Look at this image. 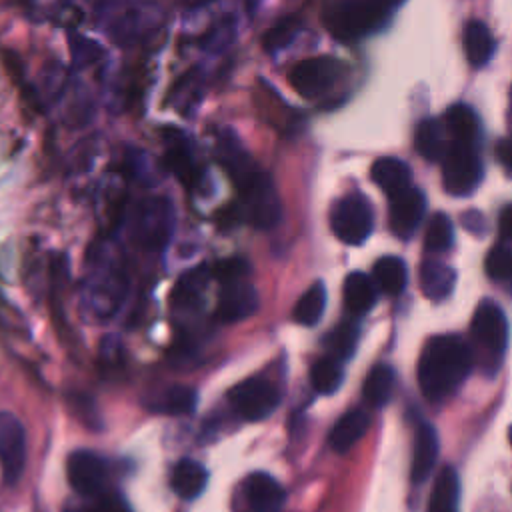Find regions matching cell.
Listing matches in <instances>:
<instances>
[{
  "label": "cell",
  "instance_id": "obj_1",
  "mask_svg": "<svg viewBox=\"0 0 512 512\" xmlns=\"http://www.w3.org/2000/svg\"><path fill=\"white\" fill-rule=\"evenodd\" d=\"M218 158L230 174L250 222L264 230L276 226L282 214L276 186L234 134H226L218 142Z\"/></svg>",
  "mask_w": 512,
  "mask_h": 512
},
{
  "label": "cell",
  "instance_id": "obj_2",
  "mask_svg": "<svg viewBox=\"0 0 512 512\" xmlns=\"http://www.w3.org/2000/svg\"><path fill=\"white\" fill-rule=\"evenodd\" d=\"M472 368L470 346L460 336L432 338L418 360V384L422 394L432 400H444L456 392Z\"/></svg>",
  "mask_w": 512,
  "mask_h": 512
},
{
  "label": "cell",
  "instance_id": "obj_3",
  "mask_svg": "<svg viewBox=\"0 0 512 512\" xmlns=\"http://www.w3.org/2000/svg\"><path fill=\"white\" fill-rule=\"evenodd\" d=\"M394 4L382 0H346L332 2L324 8L322 20L328 32L342 42L358 40L380 28Z\"/></svg>",
  "mask_w": 512,
  "mask_h": 512
},
{
  "label": "cell",
  "instance_id": "obj_4",
  "mask_svg": "<svg viewBox=\"0 0 512 512\" xmlns=\"http://www.w3.org/2000/svg\"><path fill=\"white\" fill-rule=\"evenodd\" d=\"M174 226L172 204L162 196L144 198L134 212L132 234L134 240L146 250H160L166 246Z\"/></svg>",
  "mask_w": 512,
  "mask_h": 512
},
{
  "label": "cell",
  "instance_id": "obj_5",
  "mask_svg": "<svg viewBox=\"0 0 512 512\" xmlns=\"http://www.w3.org/2000/svg\"><path fill=\"white\" fill-rule=\"evenodd\" d=\"M346 66L334 56H312L300 60L288 74L290 86L304 98H318L330 92L344 76Z\"/></svg>",
  "mask_w": 512,
  "mask_h": 512
},
{
  "label": "cell",
  "instance_id": "obj_6",
  "mask_svg": "<svg viewBox=\"0 0 512 512\" xmlns=\"http://www.w3.org/2000/svg\"><path fill=\"white\" fill-rule=\"evenodd\" d=\"M228 400L244 420L258 422L268 418L276 410L280 402V392L270 380L262 376H252L238 382L228 392Z\"/></svg>",
  "mask_w": 512,
  "mask_h": 512
},
{
  "label": "cell",
  "instance_id": "obj_7",
  "mask_svg": "<svg viewBox=\"0 0 512 512\" xmlns=\"http://www.w3.org/2000/svg\"><path fill=\"white\" fill-rule=\"evenodd\" d=\"M286 500L284 488L266 472L248 474L232 496V512H280Z\"/></svg>",
  "mask_w": 512,
  "mask_h": 512
},
{
  "label": "cell",
  "instance_id": "obj_8",
  "mask_svg": "<svg viewBox=\"0 0 512 512\" xmlns=\"http://www.w3.org/2000/svg\"><path fill=\"white\" fill-rule=\"evenodd\" d=\"M332 232L344 244H362L372 232V208L362 194H346L330 212Z\"/></svg>",
  "mask_w": 512,
  "mask_h": 512
},
{
  "label": "cell",
  "instance_id": "obj_9",
  "mask_svg": "<svg viewBox=\"0 0 512 512\" xmlns=\"http://www.w3.org/2000/svg\"><path fill=\"white\" fill-rule=\"evenodd\" d=\"M482 166L472 144L452 142L442 160V180L450 194H470L480 182Z\"/></svg>",
  "mask_w": 512,
  "mask_h": 512
},
{
  "label": "cell",
  "instance_id": "obj_10",
  "mask_svg": "<svg viewBox=\"0 0 512 512\" xmlns=\"http://www.w3.org/2000/svg\"><path fill=\"white\" fill-rule=\"evenodd\" d=\"M26 464V432L10 412H0V466L6 482L14 484Z\"/></svg>",
  "mask_w": 512,
  "mask_h": 512
},
{
  "label": "cell",
  "instance_id": "obj_11",
  "mask_svg": "<svg viewBox=\"0 0 512 512\" xmlns=\"http://www.w3.org/2000/svg\"><path fill=\"white\" fill-rule=\"evenodd\" d=\"M470 330L472 336L490 352H504L508 342V322L502 308L492 300H484L474 310Z\"/></svg>",
  "mask_w": 512,
  "mask_h": 512
},
{
  "label": "cell",
  "instance_id": "obj_12",
  "mask_svg": "<svg viewBox=\"0 0 512 512\" xmlns=\"http://www.w3.org/2000/svg\"><path fill=\"white\" fill-rule=\"evenodd\" d=\"M66 472L72 488L84 496L100 492L106 482V464L98 454L90 450L72 452L66 462Z\"/></svg>",
  "mask_w": 512,
  "mask_h": 512
},
{
  "label": "cell",
  "instance_id": "obj_13",
  "mask_svg": "<svg viewBox=\"0 0 512 512\" xmlns=\"http://www.w3.org/2000/svg\"><path fill=\"white\" fill-rule=\"evenodd\" d=\"M258 308V294L252 288V284L240 280L232 284H224L220 298H218V308L216 316L222 322H238L248 316H252Z\"/></svg>",
  "mask_w": 512,
  "mask_h": 512
},
{
  "label": "cell",
  "instance_id": "obj_14",
  "mask_svg": "<svg viewBox=\"0 0 512 512\" xmlns=\"http://www.w3.org/2000/svg\"><path fill=\"white\" fill-rule=\"evenodd\" d=\"M426 208L424 194L416 188L402 192L390 200V230L396 236L408 238L420 224Z\"/></svg>",
  "mask_w": 512,
  "mask_h": 512
},
{
  "label": "cell",
  "instance_id": "obj_15",
  "mask_svg": "<svg viewBox=\"0 0 512 512\" xmlns=\"http://www.w3.org/2000/svg\"><path fill=\"white\" fill-rule=\"evenodd\" d=\"M164 142H166V166L168 170L186 186H194L198 180V172L192 160V152L188 148V142L184 134H180L174 128H168L164 132Z\"/></svg>",
  "mask_w": 512,
  "mask_h": 512
},
{
  "label": "cell",
  "instance_id": "obj_16",
  "mask_svg": "<svg viewBox=\"0 0 512 512\" xmlns=\"http://www.w3.org/2000/svg\"><path fill=\"white\" fill-rule=\"evenodd\" d=\"M370 176L374 180V184L384 190V194L392 200L396 196H400L402 192L410 190V182H412V172L408 168L406 162L398 160V158H378L372 168H370Z\"/></svg>",
  "mask_w": 512,
  "mask_h": 512
},
{
  "label": "cell",
  "instance_id": "obj_17",
  "mask_svg": "<svg viewBox=\"0 0 512 512\" xmlns=\"http://www.w3.org/2000/svg\"><path fill=\"white\" fill-rule=\"evenodd\" d=\"M436 456H438L436 430L430 424H420L414 440V454H412V466H410L412 482L420 484L430 476L436 464Z\"/></svg>",
  "mask_w": 512,
  "mask_h": 512
},
{
  "label": "cell",
  "instance_id": "obj_18",
  "mask_svg": "<svg viewBox=\"0 0 512 512\" xmlns=\"http://www.w3.org/2000/svg\"><path fill=\"white\" fill-rule=\"evenodd\" d=\"M368 426H370V418L364 410L356 408V410L346 412L344 416H340V420L334 424V428L328 436L332 450H336L340 454L348 452L366 434Z\"/></svg>",
  "mask_w": 512,
  "mask_h": 512
},
{
  "label": "cell",
  "instance_id": "obj_19",
  "mask_svg": "<svg viewBox=\"0 0 512 512\" xmlns=\"http://www.w3.org/2000/svg\"><path fill=\"white\" fill-rule=\"evenodd\" d=\"M206 480H208V472L206 468L192 460V458H184L180 460L174 468H172V474H170V486L172 490L180 496V498H186V500H192L196 496L202 494L204 486H206Z\"/></svg>",
  "mask_w": 512,
  "mask_h": 512
},
{
  "label": "cell",
  "instance_id": "obj_20",
  "mask_svg": "<svg viewBox=\"0 0 512 512\" xmlns=\"http://www.w3.org/2000/svg\"><path fill=\"white\" fill-rule=\"evenodd\" d=\"M344 304L352 316H362L376 302V284L364 272H352L344 280Z\"/></svg>",
  "mask_w": 512,
  "mask_h": 512
},
{
  "label": "cell",
  "instance_id": "obj_21",
  "mask_svg": "<svg viewBox=\"0 0 512 512\" xmlns=\"http://www.w3.org/2000/svg\"><path fill=\"white\" fill-rule=\"evenodd\" d=\"M456 284V274L450 266L438 260H426L420 266V286L426 298L430 300H444L450 296Z\"/></svg>",
  "mask_w": 512,
  "mask_h": 512
},
{
  "label": "cell",
  "instance_id": "obj_22",
  "mask_svg": "<svg viewBox=\"0 0 512 512\" xmlns=\"http://www.w3.org/2000/svg\"><path fill=\"white\" fill-rule=\"evenodd\" d=\"M460 482L454 468L446 466L434 480L428 512H458Z\"/></svg>",
  "mask_w": 512,
  "mask_h": 512
},
{
  "label": "cell",
  "instance_id": "obj_23",
  "mask_svg": "<svg viewBox=\"0 0 512 512\" xmlns=\"http://www.w3.org/2000/svg\"><path fill=\"white\" fill-rule=\"evenodd\" d=\"M444 130L456 144H472L478 136V118L466 104H452L444 114Z\"/></svg>",
  "mask_w": 512,
  "mask_h": 512
},
{
  "label": "cell",
  "instance_id": "obj_24",
  "mask_svg": "<svg viewBox=\"0 0 512 512\" xmlns=\"http://www.w3.org/2000/svg\"><path fill=\"white\" fill-rule=\"evenodd\" d=\"M464 52L470 64L482 66L494 54V38L488 26L480 20H470L464 28Z\"/></svg>",
  "mask_w": 512,
  "mask_h": 512
},
{
  "label": "cell",
  "instance_id": "obj_25",
  "mask_svg": "<svg viewBox=\"0 0 512 512\" xmlns=\"http://www.w3.org/2000/svg\"><path fill=\"white\" fill-rule=\"evenodd\" d=\"M416 148L430 162L444 160L448 150L444 126L434 118L422 120L416 128Z\"/></svg>",
  "mask_w": 512,
  "mask_h": 512
},
{
  "label": "cell",
  "instance_id": "obj_26",
  "mask_svg": "<svg viewBox=\"0 0 512 512\" xmlns=\"http://www.w3.org/2000/svg\"><path fill=\"white\" fill-rule=\"evenodd\" d=\"M208 276H210V272H208L206 266H196V268L184 272L178 278V282L174 284L172 304L176 308H192V306H196L198 300H200V294L206 288Z\"/></svg>",
  "mask_w": 512,
  "mask_h": 512
},
{
  "label": "cell",
  "instance_id": "obj_27",
  "mask_svg": "<svg viewBox=\"0 0 512 512\" xmlns=\"http://www.w3.org/2000/svg\"><path fill=\"white\" fill-rule=\"evenodd\" d=\"M372 280L388 296H398L406 286V266L396 256H384L374 264Z\"/></svg>",
  "mask_w": 512,
  "mask_h": 512
},
{
  "label": "cell",
  "instance_id": "obj_28",
  "mask_svg": "<svg viewBox=\"0 0 512 512\" xmlns=\"http://www.w3.org/2000/svg\"><path fill=\"white\" fill-rule=\"evenodd\" d=\"M394 382H396V374L390 366H382V364L374 366L364 380V388H362L364 400L374 408L384 406L392 396Z\"/></svg>",
  "mask_w": 512,
  "mask_h": 512
},
{
  "label": "cell",
  "instance_id": "obj_29",
  "mask_svg": "<svg viewBox=\"0 0 512 512\" xmlns=\"http://www.w3.org/2000/svg\"><path fill=\"white\" fill-rule=\"evenodd\" d=\"M324 306H326V290H324V284L322 282H314L296 302L294 306V320L298 324H304V326H314L322 312H324Z\"/></svg>",
  "mask_w": 512,
  "mask_h": 512
},
{
  "label": "cell",
  "instance_id": "obj_30",
  "mask_svg": "<svg viewBox=\"0 0 512 512\" xmlns=\"http://www.w3.org/2000/svg\"><path fill=\"white\" fill-rule=\"evenodd\" d=\"M340 382H342V368L334 358L326 356L312 364L310 384L318 394H334Z\"/></svg>",
  "mask_w": 512,
  "mask_h": 512
},
{
  "label": "cell",
  "instance_id": "obj_31",
  "mask_svg": "<svg viewBox=\"0 0 512 512\" xmlns=\"http://www.w3.org/2000/svg\"><path fill=\"white\" fill-rule=\"evenodd\" d=\"M452 222L446 214L436 212L428 226H426V234H424V246L428 252H444L452 246Z\"/></svg>",
  "mask_w": 512,
  "mask_h": 512
},
{
  "label": "cell",
  "instance_id": "obj_32",
  "mask_svg": "<svg viewBox=\"0 0 512 512\" xmlns=\"http://www.w3.org/2000/svg\"><path fill=\"white\" fill-rule=\"evenodd\" d=\"M196 400H198V394L194 388L176 384L164 392L160 400V410L168 414H190L196 408Z\"/></svg>",
  "mask_w": 512,
  "mask_h": 512
},
{
  "label": "cell",
  "instance_id": "obj_33",
  "mask_svg": "<svg viewBox=\"0 0 512 512\" xmlns=\"http://www.w3.org/2000/svg\"><path fill=\"white\" fill-rule=\"evenodd\" d=\"M356 340H358V328L356 324L352 322H342L340 326H336L328 338H326V346L328 350L340 358V360H346L354 354V348H356Z\"/></svg>",
  "mask_w": 512,
  "mask_h": 512
},
{
  "label": "cell",
  "instance_id": "obj_34",
  "mask_svg": "<svg viewBox=\"0 0 512 512\" xmlns=\"http://www.w3.org/2000/svg\"><path fill=\"white\" fill-rule=\"evenodd\" d=\"M300 30V18L296 16H284L282 20H278L264 36L262 44L268 52H274V50H280L284 48L286 44H290L294 40V36L298 34Z\"/></svg>",
  "mask_w": 512,
  "mask_h": 512
},
{
  "label": "cell",
  "instance_id": "obj_35",
  "mask_svg": "<svg viewBox=\"0 0 512 512\" xmlns=\"http://www.w3.org/2000/svg\"><path fill=\"white\" fill-rule=\"evenodd\" d=\"M484 268L492 280H510L512 278V250L506 246H494L484 262Z\"/></svg>",
  "mask_w": 512,
  "mask_h": 512
},
{
  "label": "cell",
  "instance_id": "obj_36",
  "mask_svg": "<svg viewBox=\"0 0 512 512\" xmlns=\"http://www.w3.org/2000/svg\"><path fill=\"white\" fill-rule=\"evenodd\" d=\"M248 270H250V266H248V262H246L244 258L232 256V258H224V260L216 262L212 274H214V278H216L218 282H222V286H224V284H232V282L244 280L246 274H248Z\"/></svg>",
  "mask_w": 512,
  "mask_h": 512
},
{
  "label": "cell",
  "instance_id": "obj_37",
  "mask_svg": "<svg viewBox=\"0 0 512 512\" xmlns=\"http://www.w3.org/2000/svg\"><path fill=\"white\" fill-rule=\"evenodd\" d=\"M100 54L102 50L94 40L84 38L80 34H70V56L76 66H88L94 60H98Z\"/></svg>",
  "mask_w": 512,
  "mask_h": 512
},
{
  "label": "cell",
  "instance_id": "obj_38",
  "mask_svg": "<svg viewBox=\"0 0 512 512\" xmlns=\"http://www.w3.org/2000/svg\"><path fill=\"white\" fill-rule=\"evenodd\" d=\"M88 512H130V508L118 496H104Z\"/></svg>",
  "mask_w": 512,
  "mask_h": 512
},
{
  "label": "cell",
  "instance_id": "obj_39",
  "mask_svg": "<svg viewBox=\"0 0 512 512\" xmlns=\"http://www.w3.org/2000/svg\"><path fill=\"white\" fill-rule=\"evenodd\" d=\"M496 156L500 164L506 168V172L512 174V140L510 138H504L496 144Z\"/></svg>",
  "mask_w": 512,
  "mask_h": 512
},
{
  "label": "cell",
  "instance_id": "obj_40",
  "mask_svg": "<svg viewBox=\"0 0 512 512\" xmlns=\"http://www.w3.org/2000/svg\"><path fill=\"white\" fill-rule=\"evenodd\" d=\"M498 234H500V238H504V240H510V238H512V204H508V206L500 212V218H498Z\"/></svg>",
  "mask_w": 512,
  "mask_h": 512
},
{
  "label": "cell",
  "instance_id": "obj_41",
  "mask_svg": "<svg viewBox=\"0 0 512 512\" xmlns=\"http://www.w3.org/2000/svg\"><path fill=\"white\" fill-rule=\"evenodd\" d=\"M510 442H512V428H510Z\"/></svg>",
  "mask_w": 512,
  "mask_h": 512
}]
</instances>
